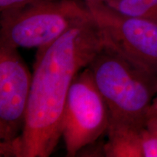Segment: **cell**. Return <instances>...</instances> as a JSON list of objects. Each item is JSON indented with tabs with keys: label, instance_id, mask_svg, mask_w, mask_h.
<instances>
[{
	"label": "cell",
	"instance_id": "13",
	"mask_svg": "<svg viewBox=\"0 0 157 157\" xmlns=\"http://www.w3.org/2000/svg\"><path fill=\"white\" fill-rule=\"evenodd\" d=\"M84 2H106L108 0H81Z\"/></svg>",
	"mask_w": 157,
	"mask_h": 157
},
{
	"label": "cell",
	"instance_id": "10",
	"mask_svg": "<svg viewBox=\"0 0 157 157\" xmlns=\"http://www.w3.org/2000/svg\"><path fill=\"white\" fill-rule=\"evenodd\" d=\"M1 156L23 157V144L21 135L8 140H2L0 144Z\"/></svg>",
	"mask_w": 157,
	"mask_h": 157
},
{
	"label": "cell",
	"instance_id": "3",
	"mask_svg": "<svg viewBox=\"0 0 157 157\" xmlns=\"http://www.w3.org/2000/svg\"><path fill=\"white\" fill-rule=\"evenodd\" d=\"M91 16L87 4L81 0H31L1 13L0 44L43 50Z\"/></svg>",
	"mask_w": 157,
	"mask_h": 157
},
{
	"label": "cell",
	"instance_id": "12",
	"mask_svg": "<svg viewBox=\"0 0 157 157\" xmlns=\"http://www.w3.org/2000/svg\"><path fill=\"white\" fill-rule=\"evenodd\" d=\"M153 116H157V88H156V93L155 95L154 100H153L151 105L150 110H149V114L148 118Z\"/></svg>",
	"mask_w": 157,
	"mask_h": 157
},
{
	"label": "cell",
	"instance_id": "2",
	"mask_svg": "<svg viewBox=\"0 0 157 157\" xmlns=\"http://www.w3.org/2000/svg\"><path fill=\"white\" fill-rule=\"evenodd\" d=\"M88 67L109 108L110 121L144 128L156 93L157 78L105 44Z\"/></svg>",
	"mask_w": 157,
	"mask_h": 157
},
{
	"label": "cell",
	"instance_id": "6",
	"mask_svg": "<svg viewBox=\"0 0 157 157\" xmlns=\"http://www.w3.org/2000/svg\"><path fill=\"white\" fill-rule=\"evenodd\" d=\"M32 74L17 49L0 44V139L22 133L31 93Z\"/></svg>",
	"mask_w": 157,
	"mask_h": 157
},
{
	"label": "cell",
	"instance_id": "9",
	"mask_svg": "<svg viewBox=\"0 0 157 157\" xmlns=\"http://www.w3.org/2000/svg\"><path fill=\"white\" fill-rule=\"evenodd\" d=\"M143 157H157V116L149 117L142 130Z\"/></svg>",
	"mask_w": 157,
	"mask_h": 157
},
{
	"label": "cell",
	"instance_id": "8",
	"mask_svg": "<svg viewBox=\"0 0 157 157\" xmlns=\"http://www.w3.org/2000/svg\"><path fill=\"white\" fill-rule=\"evenodd\" d=\"M104 2L123 15L157 23V0H108Z\"/></svg>",
	"mask_w": 157,
	"mask_h": 157
},
{
	"label": "cell",
	"instance_id": "5",
	"mask_svg": "<svg viewBox=\"0 0 157 157\" xmlns=\"http://www.w3.org/2000/svg\"><path fill=\"white\" fill-rule=\"evenodd\" d=\"M110 123L109 108L88 67L74 78L68 93L61 124L66 155L74 157L95 143Z\"/></svg>",
	"mask_w": 157,
	"mask_h": 157
},
{
	"label": "cell",
	"instance_id": "1",
	"mask_svg": "<svg viewBox=\"0 0 157 157\" xmlns=\"http://www.w3.org/2000/svg\"><path fill=\"white\" fill-rule=\"evenodd\" d=\"M92 15L48 48L36 51L24 127L23 157L50 156L61 137L63 111L76 76L103 48Z\"/></svg>",
	"mask_w": 157,
	"mask_h": 157
},
{
	"label": "cell",
	"instance_id": "11",
	"mask_svg": "<svg viewBox=\"0 0 157 157\" xmlns=\"http://www.w3.org/2000/svg\"><path fill=\"white\" fill-rule=\"evenodd\" d=\"M31 0H0V12L4 13L16 9Z\"/></svg>",
	"mask_w": 157,
	"mask_h": 157
},
{
	"label": "cell",
	"instance_id": "7",
	"mask_svg": "<svg viewBox=\"0 0 157 157\" xmlns=\"http://www.w3.org/2000/svg\"><path fill=\"white\" fill-rule=\"evenodd\" d=\"M143 128L110 121L108 140L103 145L104 156L108 157H143Z\"/></svg>",
	"mask_w": 157,
	"mask_h": 157
},
{
	"label": "cell",
	"instance_id": "4",
	"mask_svg": "<svg viewBox=\"0 0 157 157\" xmlns=\"http://www.w3.org/2000/svg\"><path fill=\"white\" fill-rule=\"evenodd\" d=\"M85 3L99 25L104 44L157 78V23L121 14L103 2Z\"/></svg>",
	"mask_w": 157,
	"mask_h": 157
}]
</instances>
